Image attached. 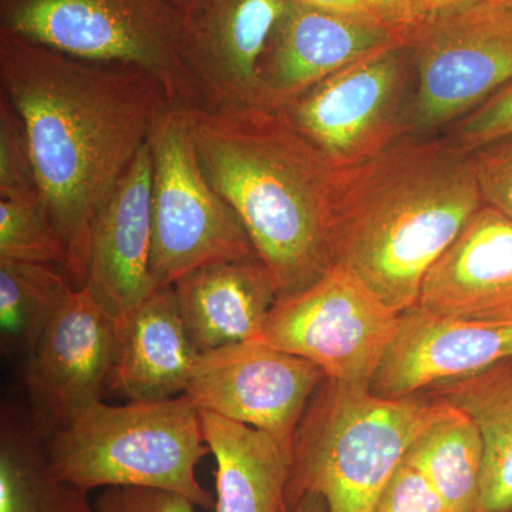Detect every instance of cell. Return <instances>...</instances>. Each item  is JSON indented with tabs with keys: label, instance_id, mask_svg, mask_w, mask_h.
Listing matches in <instances>:
<instances>
[{
	"label": "cell",
	"instance_id": "obj_1",
	"mask_svg": "<svg viewBox=\"0 0 512 512\" xmlns=\"http://www.w3.org/2000/svg\"><path fill=\"white\" fill-rule=\"evenodd\" d=\"M0 84L28 131L67 275L83 288L94 217L171 101L140 67L87 62L3 30Z\"/></svg>",
	"mask_w": 512,
	"mask_h": 512
},
{
	"label": "cell",
	"instance_id": "obj_2",
	"mask_svg": "<svg viewBox=\"0 0 512 512\" xmlns=\"http://www.w3.org/2000/svg\"><path fill=\"white\" fill-rule=\"evenodd\" d=\"M473 156L404 137L336 173L330 251L393 311L419 302L431 266L483 205Z\"/></svg>",
	"mask_w": 512,
	"mask_h": 512
},
{
	"label": "cell",
	"instance_id": "obj_3",
	"mask_svg": "<svg viewBox=\"0 0 512 512\" xmlns=\"http://www.w3.org/2000/svg\"><path fill=\"white\" fill-rule=\"evenodd\" d=\"M202 170L244 222L278 299L308 288L333 266L336 170L284 110L192 109Z\"/></svg>",
	"mask_w": 512,
	"mask_h": 512
},
{
	"label": "cell",
	"instance_id": "obj_4",
	"mask_svg": "<svg viewBox=\"0 0 512 512\" xmlns=\"http://www.w3.org/2000/svg\"><path fill=\"white\" fill-rule=\"evenodd\" d=\"M46 446L53 473L86 493L107 487L158 488L214 510V498L195 473L211 450L200 409L185 394L121 406L100 400L47 437Z\"/></svg>",
	"mask_w": 512,
	"mask_h": 512
},
{
	"label": "cell",
	"instance_id": "obj_5",
	"mask_svg": "<svg viewBox=\"0 0 512 512\" xmlns=\"http://www.w3.org/2000/svg\"><path fill=\"white\" fill-rule=\"evenodd\" d=\"M433 409L426 393L384 399L326 379L296 430L286 498L316 493L329 512H372Z\"/></svg>",
	"mask_w": 512,
	"mask_h": 512
},
{
	"label": "cell",
	"instance_id": "obj_6",
	"mask_svg": "<svg viewBox=\"0 0 512 512\" xmlns=\"http://www.w3.org/2000/svg\"><path fill=\"white\" fill-rule=\"evenodd\" d=\"M185 16L168 0H0V30L96 63L140 67L171 103L201 109L185 69Z\"/></svg>",
	"mask_w": 512,
	"mask_h": 512
},
{
	"label": "cell",
	"instance_id": "obj_7",
	"mask_svg": "<svg viewBox=\"0 0 512 512\" xmlns=\"http://www.w3.org/2000/svg\"><path fill=\"white\" fill-rule=\"evenodd\" d=\"M150 147V269L156 289L173 286L201 266L256 258L244 222L202 170L187 107L168 104L151 133Z\"/></svg>",
	"mask_w": 512,
	"mask_h": 512
},
{
	"label": "cell",
	"instance_id": "obj_8",
	"mask_svg": "<svg viewBox=\"0 0 512 512\" xmlns=\"http://www.w3.org/2000/svg\"><path fill=\"white\" fill-rule=\"evenodd\" d=\"M409 47L416 87L404 137L426 138L512 83V9L481 0L436 10Z\"/></svg>",
	"mask_w": 512,
	"mask_h": 512
},
{
	"label": "cell",
	"instance_id": "obj_9",
	"mask_svg": "<svg viewBox=\"0 0 512 512\" xmlns=\"http://www.w3.org/2000/svg\"><path fill=\"white\" fill-rule=\"evenodd\" d=\"M400 315L348 269L333 265L308 288L279 298L259 339L315 363L332 382L370 387Z\"/></svg>",
	"mask_w": 512,
	"mask_h": 512
},
{
	"label": "cell",
	"instance_id": "obj_10",
	"mask_svg": "<svg viewBox=\"0 0 512 512\" xmlns=\"http://www.w3.org/2000/svg\"><path fill=\"white\" fill-rule=\"evenodd\" d=\"M413 76L412 49L394 43L330 74L282 110L342 170L404 138Z\"/></svg>",
	"mask_w": 512,
	"mask_h": 512
},
{
	"label": "cell",
	"instance_id": "obj_11",
	"mask_svg": "<svg viewBox=\"0 0 512 512\" xmlns=\"http://www.w3.org/2000/svg\"><path fill=\"white\" fill-rule=\"evenodd\" d=\"M326 373L262 339L201 353L185 396L205 412L247 424L292 448Z\"/></svg>",
	"mask_w": 512,
	"mask_h": 512
},
{
	"label": "cell",
	"instance_id": "obj_12",
	"mask_svg": "<svg viewBox=\"0 0 512 512\" xmlns=\"http://www.w3.org/2000/svg\"><path fill=\"white\" fill-rule=\"evenodd\" d=\"M116 349V323L86 288H73L23 362L28 412L46 439L100 402Z\"/></svg>",
	"mask_w": 512,
	"mask_h": 512
},
{
	"label": "cell",
	"instance_id": "obj_13",
	"mask_svg": "<svg viewBox=\"0 0 512 512\" xmlns=\"http://www.w3.org/2000/svg\"><path fill=\"white\" fill-rule=\"evenodd\" d=\"M289 0H201L185 16L181 57L201 109L261 107L259 70Z\"/></svg>",
	"mask_w": 512,
	"mask_h": 512
},
{
	"label": "cell",
	"instance_id": "obj_14",
	"mask_svg": "<svg viewBox=\"0 0 512 512\" xmlns=\"http://www.w3.org/2000/svg\"><path fill=\"white\" fill-rule=\"evenodd\" d=\"M508 359L512 320L450 318L414 306L400 315L370 390L384 399H400Z\"/></svg>",
	"mask_w": 512,
	"mask_h": 512
},
{
	"label": "cell",
	"instance_id": "obj_15",
	"mask_svg": "<svg viewBox=\"0 0 512 512\" xmlns=\"http://www.w3.org/2000/svg\"><path fill=\"white\" fill-rule=\"evenodd\" d=\"M151 187L153 157L148 141L97 212L90 232L83 288L92 293L117 330L141 302L157 291L150 269Z\"/></svg>",
	"mask_w": 512,
	"mask_h": 512
},
{
	"label": "cell",
	"instance_id": "obj_16",
	"mask_svg": "<svg viewBox=\"0 0 512 512\" xmlns=\"http://www.w3.org/2000/svg\"><path fill=\"white\" fill-rule=\"evenodd\" d=\"M400 43L379 23L289 3L259 70L261 107L285 109L330 74Z\"/></svg>",
	"mask_w": 512,
	"mask_h": 512
},
{
	"label": "cell",
	"instance_id": "obj_17",
	"mask_svg": "<svg viewBox=\"0 0 512 512\" xmlns=\"http://www.w3.org/2000/svg\"><path fill=\"white\" fill-rule=\"evenodd\" d=\"M416 306L450 318L512 320V220L481 205L427 272Z\"/></svg>",
	"mask_w": 512,
	"mask_h": 512
},
{
	"label": "cell",
	"instance_id": "obj_18",
	"mask_svg": "<svg viewBox=\"0 0 512 512\" xmlns=\"http://www.w3.org/2000/svg\"><path fill=\"white\" fill-rule=\"evenodd\" d=\"M201 353L195 348L173 286L157 289L117 330L110 392L127 402H158L181 396Z\"/></svg>",
	"mask_w": 512,
	"mask_h": 512
},
{
	"label": "cell",
	"instance_id": "obj_19",
	"mask_svg": "<svg viewBox=\"0 0 512 512\" xmlns=\"http://www.w3.org/2000/svg\"><path fill=\"white\" fill-rule=\"evenodd\" d=\"M173 289L200 353L261 338L278 301L274 279L258 256L201 266L178 278Z\"/></svg>",
	"mask_w": 512,
	"mask_h": 512
},
{
	"label": "cell",
	"instance_id": "obj_20",
	"mask_svg": "<svg viewBox=\"0 0 512 512\" xmlns=\"http://www.w3.org/2000/svg\"><path fill=\"white\" fill-rule=\"evenodd\" d=\"M217 461L214 512H284L293 450L265 431L200 410Z\"/></svg>",
	"mask_w": 512,
	"mask_h": 512
},
{
	"label": "cell",
	"instance_id": "obj_21",
	"mask_svg": "<svg viewBox=\"0 0 512 512\" xmlns=\"http://www.w3.org/2000/svg\"><path fill=\"white\" fill-rule=\"evenodd\" d=\"M424 393L476 424L484 451L480 512H512V359Z\"/></svg>",
	"mask_w": 512,
	"mask_h": 512
},
{
	"label": "cell",
	"instance_id": "obj_22",
	"mask_svg": "<svg viewBox=\"0 0 512 512\" xmlns=\"http://www.w3.org/2000/svg\"><path fill=\"white\" fill-rule=\"evenodd\" d=\"M0 512H94L89 493L53 473L46 437L28 409L2 410Z\"/></svg>",
	"mask_w": 512,
	"mask_h": 512
},
{
	"label": "cell",
	"instance_id": "obj_23",
	"mask_svg": "<svg viewBox=\"0 0 512 512\" xmlns=\"http://www.w3.org/2000/svg\"><path fill=\"white\" fill-rule=\"evenodd\" d=\"M407 450L404 461L419 468L450 512H480L483 441L476 424L443 400Z\"/></svg>",
	"mask_w": 512,
	"mask_h": 512
},
{
	"label": "cell",
	"instance_id": "obj_24",
	"mask_svg": "<svg viewBox=\"0 0 512 512\" xmlns=\"http://www.w3.org/2000/svg\"><path fill=\"white\" fill-rule=\"evenodd\" d=\"M72 278L55 265L0 259V346L3 355L25 362L53 313L69 292Z\"/></svg>",
	"mask_w": 512,
	"mask_h": 512
},
{
	"label": "cell",
	"instance_id": "obj_25",
	"mask_svg": "<svg viewBox=\"0 0 512 512\" xmlns=\"http://www.w3.org/2000/svg\"><path fill=\"white\" fill-rule=\"evenodd\" d=\"M0 259L55 265L66 272L62 239L43 198L0 200Z\"/></svg>",
	"mask_w": 512,
	"mask_h": 512
},
{
	"label": "cell",
	"instance_id": "obj_26",
	"mask_svg": "<svg viewBox=\"0 0 512 512\" xmlns=\"http://www.w3.org/2000/svg\"><path fill=\"white\" fill-rule=\"evenodd\" d=\"M43 198L28 131L15 107L0 96V200Z\"/></svg>",
	"mask_w": 512,
	"mask_h": 512
},
{
	"label": "cell",
	"instance_id": "obj_27",
	"mask_svg": "<svg viewBox=\"0 0 512 512\" xmlns=\"http://www.w3.org/2000/svg\"><path fill=\"white\" fill-rule=\"evenodd\" d=\"M512 134V83L495 93L478 109L450 128L446 140L454 146L473 153L500 138Z\"/></svg>",
	"mask_w": 512,
	"mask_h": 512
},
{
	"label": "cell",
	"instance_id": "obj_28",
	"mask_svg": "<svg viewBox=\"0 0 512 512\" xmlns=\"http://www.w3.org/2000/svg\"><path fill=\"white\" fill-rule=\"evenodd\" d=\"M372 512H450L427 477L403 460L377 497Z\"/></svg>",
	"mask_w": 512,
	"mask_h": 512
},
{
	"label": "cell",
	"instance_id": "obj_29",
	"mask_svg": "<svg viewBox=\"0 0 512 512\" xmlns=\"http://www.w3.org/2000/svg\"><path fill=\"white\" fill-rule=\"evenodd\" d=\"M484 204L512 220V134L471 153Z\"/></svg>",
	"mask_w": 512,
	"mask_h": 512
},
{
	"label": "cell",
	"instance_id": "obj_30",
	"mask_svg": "<svg viewBox=\"0 0 512 512\" xmlns=\"http://www.w3.org/2000/svg\"><path fill=\"white\" fill-rule=\"evenodd\" d=\"M195 505L174 491L144 487H107L94 512H195Z\"/></svg>",
	"mask_w": 512,
	"mask_h": 512
},
{
	"label": "cell",
	"instance_id": "obj_31",
	"mask_svg": "<svg viewBox=\"0 0 512 512\" xmlns=\"http://www.w3.org/2000/svg\"><path fill=\"white\" fill-rule=\"evenodd\" d=\"M369 3L377 22L407 46L434 13L429 0H369Z\"/></svg>",
	"mask_w": 512,
	"mask_h": 512
},
{
	"label": "cell",
	"instance_id": "obj_32",
	"mask_svg": "<svg viewBox=\"0 0 512 512\" xmlns=\"http://www.w3.org/2000/svg\"><path fill=\"white\" fill-rule=\"evenodd\" d=\"M289 2L308 6V8L328 10V12L340 13V15L353 16V18L372 20V22L379 23L375 18V13H373L369 0H289Z\"/></svg>",
	"mask_w": 512,
	"mask_h": 512
},
{
	"label": "cell",
	"instance_id": "obj_33",
	"mask_svg": "<svg viewBox=\"0 0 512 512\" xmlns=\"http://www.w3.org/2000/svg\"><path fill=\"white\" fill-rule=\"evenodd\" d=\"M284 512H329V508L322 495L302 493L286 498Z\"/></svg>",
	"mask_w": 512,
	"mask_h": 512
},
{
	"label": "cell",
	"instance_id": "obj_34",
	"mask_svg": "<svg viewBox=\"0 0 512 512\" xmlns=\"http://www.w3.org/2000/svg\"><path fill=\"white\" fill-rule=\"evenodd\" d=\"M431 8L436 10L454 8V6L466 5V3L481 2V0H429Z\"/></svg>",
	"mask_w": 512,
	"mask_h": 512
},
{
	"label": "cell",
	"instance_id": "obj_35",
	"mask_svg": "<svg viewBox=\"0 0 512 512\" xmlns=\"http://www.w3.org/2000/svg\"><path fill=\"white\" fill-rule=\"evenodd\" d=\"M171 5L175 6L184 16H187L188 13H191L194 10L195 6L201 2V0H168Z\"/></svg>",
	"mask_w": 512,
	"mask_h": 512
},
{
	"label": "cell",
	"instance_id": "obj_36",
	"mask_svg": "<svg viewBox=\"0 0 512 512\" xmlns=\"http://www.w3.org/2000/svg\"><path fill=\"white\" fill-rule=\"evenodd\" d=\"M493 2L501 3V5L507 6L512 9V0H493Z\"/></svg>",
	"mask_w": 512,
	"mask_h": 512
}]
</instances>
